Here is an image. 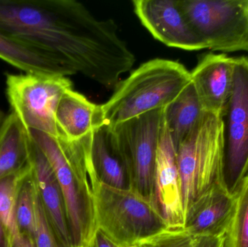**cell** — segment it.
Segmentation results:
<instances>
[{"mask_svg": "<svg viewBox=\"0 0 248 247\" xmlns=\"http://www.w3.org/2000/svg\"><path fill=\"white\" fill-rule=\"evenodd\" d=\"M225 236H193L192 247H224Z\"/></svg>", "mask_w": 248, "mask_h": 247, "instance_id": "24", "label": "cell"}, {"mask_svg": "<svg viewBox=\"0 0 248 247\" xmlns=\"http://www.w3.org/2000/svg\"><path fill=\"white\" fill-rule=\"evenodd\" d=\"M246 12H247V15L248 17V0H247V5H246Z\"/></svg>", "mask_w": 248, "mask_h": 247, "instance_id": "28", "label": "cell"}, {"mask_svg": "<svg viewBox=\"0 0 248 247\" xmlns=\"http://www.w3.org/2000/svg\"><path fill=\"white\" fill-rule=\"evenodd\" d=\"M28 133L46 157L62 190L73 246L90 247L97 231L94 187L98 178L90 155L93 133L74 142L38 131Z\"/></svg>", "mask_w": 248, "mask_h": 247, "instance_id": "1", "label": "cell"}, {"mask_svg": "<svg viewBox=\"0 0 248 247\" xmlns=\"http://www.w3.org/2000/svg\"><path fill=\"white\" fill-rule=\"evenodd\" d=\"M90 247H119L109 240L101 232L97 230Z\"/></svg>", "mask_w": 248, "mask_h": 247, "instance_id": "25", "label": "cell"}, {"mask_svg": "<svg viewBox=\"0 0 248 247\" xmlns=\"http://www.w3.org/2000/svg\"><path fill=\"white\" fill-rule=\"evenodd\" d=\"M191 81V73L176 61L157 58L141 64L119 82L108 101L101 104L105 126L112 127L165 108Z\"/></svg>", "mask_w": 248, "mask_h": 247, "instance_id": "2", "label": "cell"}, {"mask_svg": "<svg viewBox=\"0 0 248 247\" xmlns=\"http://www.w3.org/2000/svg\"><path fill=\"white\" fill-rule=\"evenodd\" d=\"M35 243L36 247H67L58 237L44 208L38 192L36 201Z\"/></svg>", "mask_w": 248, "mask_h": 247, "instance_id": "22", "label": "cell"}, {"mask_svg": "<svg viewBox=\"0 0 248 247\" xmlns=\"http://www.w3.org/2000/svg\"><path fill=\"white\" fill-rule=\"evenodd\" d=\"M153 204L169 228L184 229L185 214L176 148L165 120L156 155Z\"/></svg>", "mask_w": 248, "mask_h": 247, "instance_id": "10", "label": "cell"}, {"mask_svg": "<svg viewBox=\"0 0 248 247\" xmlns=\"http://www.w3.org/2000/svg\"><path fill=\"white\" fill-rule=\"evenodd\" d=\"M0 59L25 73L59 75H75V71L52 55L17 42L0 33Z\"/></svg>", "mask_w": 248, "mask_h": 247, "instance_id": "15", "label": "cell"}, {"mask_svg": "<svg viewBox=\"0 0 248 247\" xmlns=\"http://www.w3.org/2000/svg\"><path fill=\"white\" fill-rule=\"evenodd\" d=\"M31 165L19 172L0 180V219L5 228L10 247L14 246L23 236L16 223V200L20 180Z\"/></svg>", "mask_w": 248, "mask_h": 247, "instance_id": "20", "label": "cell"}, {"mask_svg": "<svg viewBox=\"0 0 248 247\" xmlns=\"http://www.w3.org/2000/svg\"><path fill=\"white\" fill-rule=\"evenodd\" d=\"M143 242L148 247H192L193 236L184 229L168 228Z\"/></svg>", "mask_w": 248, "mask_h": 247, "instance_id": "23", "label": "cell"}, {"mask_svg": "<svg viewBox=\"0 0 248 247\" xmlns=\"http://www.w3.org/2000/svg\"><path fill=\"white\" fill-rule=\"evenodd\" d=\"M235 203L236 195L217 184L188 209L184 229L192 236H225Z\"/></svg>", "mask_w": 248, "mask_h": 247, "instance_id": "13", "label": "cell"}, {"mask_svg": "<svg viewBox=\"0 0 248 247\" xmlns=\"http://www.w3.org/2000/svg\"><path fill=\"white\" fill-rule=\"evenodd\" d=\"M197 34L208 49L248 52L247 0H178Z\"/></svg>", "mask_w": 248, "mask_h": 247, "instance_id": "7", "label": "cell"}, {"mask_svg": "<svg viewBox=\"0 0 248 247\" xmlns=\"http://www.w3.org/2000/svg\"><path fill=\"white\" fill-rule=\"evenodd\" d=\"M224 151L220 184L236 195L248 174V58H236L231 95L222 116Z\"/></svg>", "mask_w": 248, "mask_h": 247, "instance_id": "8", "label": "cell"}, {"mask_svg": "<svg viewBox=\"0 0 248 247\" xmlns=\"http://www.w3.org/2000/svg\"><path fill=\"white\" fill-rule=\"evenodd\" d=\"M203 108L193 83L164 108V120L176 149L199 120Z\"/></svg>", "mask_w": 248, "mask_h": 247, "instance_id": "18", "label": "cell"}, {"mask_svg": "<svg viewBox=\"0 0 248 247\" xmlns=\"http://www.w3.org/2000/svg\"><path fill=\"white\" fill-rule=\"evenodd\" d=\"M224 247H248V174L236 194L235 208Z\"/></svg>", "mask_w": 248, "mask_h": 247, "instance_id": "21", "label": "cell"}, {"mask_svg": "<svg viewBox=\"0 0 248 247\" xmlns=\"http://www.w3.org/2000/svg\"><path fill=\"white\" fill-rule=\"evenodd\" d=\"M29 162L38 194L54 229L64 245L74 247L62 190L50 164L31 137Z\"/></svg>", "mask_w": 248, "mask_h": 247, "instance_id": "12", "label": "cell"}, {"mask_svg": "<svg viewBox=\"0 0 248 247\" xmlns=\"http://www.w3.org/2000/svg\"><path fill=\"white\" fill-rule=\"evenodd\" d=\"M235 61L224 53L207 54L190 72L204 111L222 117L232 90Z\"/></svg>", "mask_w": 248, "mask_h": 247, "instance_id": "11", "label": "cell"}, {"mask_svg": "<svg viewBox=\"0 0 248 247\" xmlns=\"http://www.w3.org/2000/svg\"><path fill=\"white\" fill-rule=\"evenodd\" d=\"M60 134L68 141H78L105 126L101 105L94 104L73 88L61 97L55 113Z\"/></svg>", "mask_w": 248, "mask_h": 247, "instance_id": "14", "label": "cell"}, {"mask_svg": "<svg viewBox=\"0 0 248 247\" xmlns=\"http://www.w3.org/2000/svg\"><path fill=\"white\" fill-rule=\"evenodd\" d=\"M128 247H148L145 242H141V243L137 244V245H134V246Z\"/></svg>", "mask_w": 248, "mask_h": 247, "instance_id": "27", "label": "cell"}, {"mask_svg": "<svg viewBox=\"0 0 248 247\" xmlns=\"http://www.w3.org/2000/svg\"><path fill=\"white\" fill-rule=\"evenodd\" d=\"M163 123L164 108L107 126L112 148L126 171L130 189L153 203L156 155Z\"/></svg>", "mask_w": 248, "mask_h": 247, "instance_id": "5", "label": "cell"}, {"mask_svg": "<svg viewBox=\"0 0 248 247\" xmlns=\"http://www.w3.org/2000/svg\"><path fill=\"white\" fill-rule=\"evenodd\" d=\"M73 87L71 80L59 75L7 74L6 94L9 104L27 131H38L61 136L55 113L61 97Z\"/></svg>", "mask_w": 248, "mask_h": 247, "instance_id": "6", "label": "cell"}, {"mask_svg": "<svg viewBox=\"0 0 248 247\" xmlns=\"http://www.w3.org/2000/svg\"><path fill=\"white\" fill-rule=\"evenodd\" d=\"M97 230L119 247L134 246L169 228L154 204L135 191L97 179L94 187Z\"/></svg>", "mask_w": 248, "mask_h": 247, "instance_id": "4", "label": "cell"}, {"mask_svg": "<svg viewBox=\"0 0 248 247\" xmlns=\"http://www.w3.org/2000/svg\"><path fill=\"white\" fill-rule=\"evenodd\" d=\"M132 4L141 24L166 46L188 51L208 49L188 23L178 0H134Z\"/></svg>", "mask_w": 248, "mask_h": 247, "instance_id": "9", "label": "cell"}, {"mask_svg": "<svg viewBox=\"0 0 248 247\" xmlns=\"http://www.w3.org/2000/svg\"><path fill=\"white\" fill-rule=\"evenodd\" d=\"M29 133L18 117L6 116L0 128V180L18 174L29 165Z\"/></svg>", "mask_w": 248, "mask_h": 247, "instance_id": "16", "label": "cell"}, {"mask_svg": "<svg viewBox=\"0 0 248 247\" xmlns=\"http://www.w3.org/2000/svg\"><path fill=\"white\" fill-rule=\"evenodd\" d=\"M36 184L31 167L20 180L16 200V218L20 233L33 238L36 233Z\"/></svg>", "mask_w": 248, "mask_h": 247, "instance_id": "19", "label": "cell"}, {"mask_svg": "<svg viewBox=\"0 0 248 247\" xmlns=\"http://www.w3.org/2000/svg\"><path fill=\"white\" fill-rule=\"evenodd\" d=\"M176 151L185 214L220 184L224 151L222 117L203 111Z\"/></svg>", "mask_w": 248, "mask_h": 247, "instance_id": "3", "label": "cell"}, {"mask_svg": "<svg viewBox=\"0 0 248 247\" xmlns=\"http://www.w3.org/2000/svg\"><path fill=\"white\" fill-rule=\"evenodd\" d=\"M90 155L92 165L100 182L113 188L129 189L126 171L112 148L107 126H103L92 133Z\"/></svg>", "mask_w": 248, "mask_h": 247, "instance_id": "17", "label": "cell"}, {"mask_svg": "<svg viewBox=\"0 0 248 247\" xmlns=\"http://www.w3.org/2000/svg\"><path fill=\"white\" fill-rule=\"evenodd\" d=\"M0 247H10L5 228L0 219Z\"/></svg>", "mask_w": 248, "mask_h": 247, "instance_id": "26", "label": "cell"}]
</instances>
